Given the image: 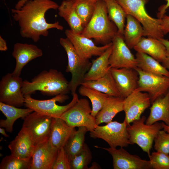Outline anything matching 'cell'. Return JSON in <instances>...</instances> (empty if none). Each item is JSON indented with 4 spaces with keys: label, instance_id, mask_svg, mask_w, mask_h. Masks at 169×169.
Masks as SVG:
<instances>
[{
    "label": "cell",
    "instance_id": "cell-11",
    "mask_svg": "<svg viewBox=\"0 0 169 169\" xmlns=\"http://www.w3.org/2000/svg\"><path fill=\"white\" fill-rule=\"evenodd\" d=\"M22 78L8 73L0 81V102L19 107L24 105L25 97L22 91Z\"/></svg>",
    "mask_w": 169,
    "mask_h": 169
},
{
    "label": "cell",
    "instance_id": "cell-33",
    "mask_svg": "<svg viewBox=\"0 0 169 169\" xmlns=\"http://www.w3.org/2000/svg\"><path fill=\"white\" fill-rule=\"evenodd\" d=\"M78 91L81 95L87 97L90 100L92 105L91 115L95 117L109 95L83 85H81L79 87Z\"/></svg>",
    "mask_w": 169,
    "mask_h": 169
},
{
    "label": "cell",
    "instance_id": "cell-27",
    "mask_svg": "<svg viewBox=\"0 0 169 169\" xmlns=\"http://www.w3.org/2000/svg\"><path fill=\"white\" fill-rule=\"evenodd\" d=\"M81 85L94 89L109 96L122 98L110 69L105 75L99 79L95 80L84 81Z\"/></svg>",
    "mask_w": 169,
    "mask_h": 169
},
{
    "label": "cell",
    "instance_id": "cell-47",
    "mask_svg": "<svg viewBox=\"0 0 169 169\" xmlns=\"http://www.w3.org/2000/svg\"><path fill=\"white\" fill-rule=\"evenodd\" d=\"M69 0V1H72L73 2H74L77 0ZM92 0V1H98L99 0Z\"/></svg>",
    "mask_w": 169,
    "mask_h": 169
},
{
    "label": "cell",
    "instance_id": "cell-22",
    "mask_svg": "<svg viewBox=\"0 0 169 169\" xmlns=\"http://www.w3.org/2000/svg\"><path fill=\"white\" fill-rule=\"evenodd\" d=\"M76 130L60 117L54 118L49 141L51 146L59 151L64 147L68 140Z\"/></svg>",
    "mask_w": 169,
    "mask_h": 169
},
{
    "label": "cell",
    "instance_id": "cell-26",
    "mask_svg": "<svg viewBox=\"0 0 169 169\" xmlns=\"http://www.w3.org/2000/svg\"><path fill=\"white\" fill-rule=\"evenodd\" d=\"M0 110L6 117L5 120H1L0 127L5 128V130L12 133L13 124L16 120L20 118L23 119L34 111L27 108L22 109L0 102Z\"/></svg>",
    "mask_w": 169,
    "mask_h": 169
},
{
    "label": "cell",
    "instance_id": "cell-23",
    "mask_svg": "<svg viewBox=\"0 0 169 169\" xmlns=\"http://www.w3.org/2000/svg\"><path fill=\"white\" fill-rule=\"evenodd\" d=\"M151 104L150 114L145 123L150 125L162 121L169 125V90L164 95L156 99Z\"/></svg>",
    "mask_w": 169,
    "mask_h": 169
},
{
    "label": "cell",
    "instance_id": "cell-38",
    "mask_svg": "<svg viewBox=\"0 0 169 169\" xmlns=\"http://www.w3.org/2000/svg\"><path fill=\"white\" fill-rule=\"evenodd\" d=\"M154 149L157 151L169 154V133L160 130L155 138Z\"/></svg>",
    "mask_w": 169,
    "mask_h": 169
},
{
    "label": "cell",
    "instance_id": "cell-15",
    "mask_svg": "<svg viewBox=\"0 0 169 169\" xmlns=\"http://www.w3.org/2000/svg\"><path fill=\"white\" fill-rule=\"evenodd\" d=\"M110 153L113 158L114 169H152L150 161L141 159L139 156L132 155L123 148L119 149L111 147H102Z\"/></svg>",
    "mask_w": 169,
    "mask_h": 169
},
{
    "label": "cell",
    "instance_id": "cell-32",
    "mask_svg": "<svg viewBox=\"0 0 169 169\" xmlns=\"http://www.w3.org/2000/svg\"><path fill=\"white\" fill-rule=\"evenodd\" d=\"M110 19L116 25L118 33L123 36L125 22L127 14L116 0H103Z\"/></svg>",
    "mask_w": 169,
    "mask_h": 169
},
{
    "label": "cell",
    "instance_id": "cell-18",
    "mask_svg": "<svg viewBox=\"0 0 169 169\" xmlns=\"http://www.w3.org/2000/svg\"><path fill=\"white\" fill-rule=\"evenodd\" d=\"M43 54L42 50L36 45L27 43H15L12 53L16 60L15 66L12 73L13 75L20 76L25 65L31 60L41 57Z\"/></svg>",
    "mask_w": 169,
    "mask_h": 169
},
{
    "label": "cell",
    "instance_id": "cell-40",
    "mask_svg": "<svg viewBox=\"0 0 169 169\" xmlns=\"http://www.w3.org/2000/svg\"><path fill=\"white\" fill-rule=\"evenodd\" d=\"M160 27L164 35L169 33V16L165 14L160 18Z\"/></svg>",
    "mask_w": 169,
    "mask_h": 169
},
{
    "label": "cell",
    "instance_id": "cell-10",
    "mask_svg": "<svg viewBox=\"0 0 169 169\" xmlns=\"http://www.w3.org/2000/svg\"><path fill=\"white\" fill-rule=\"evenodd\" d=\"M135 69L138 73L139 78L138 87L135 91L148 93L151 104L169 90V77L146 72L137 67Z\"/></svg>",
    "mask_w": 169,
    "mask_h": 169
},
{
    "label": "cell",
    "instance_id": "cell-2",
    "mask_svg": "<svg viewBox=\"0 0 169 169\" xmlns=\"http://www.w3.org/2000/svg\"><path fill=\"white\" fill-rule=\"evenodd\" d=\"M36 91L44 95L54 96L70 92L69 82L63 73L52 69L41 71L31 81H23L22 91L24 95H31Z\"/></svg>",
    "mask_w": 169,
    "mask_h": 169
},
{
    "label": "cell",
    "instance_id": "cell-25",
    "mask_svg": "<svg viewBox=\"0 0 169 169\" xmlns=\"http://www.w3.org/2000/svg\"><path fill=\"white\" fill-rule=\"evenodd\" d=\"M112 49V44L101 55L91 62V65L84 77V81L96 80L105 75L111 68L109 59Z\"/></svg>",
    "mask_w": 169,
    "mask_h": 169
},
{
    "label": "cell",
    "instance_id": "cell-30",
    "mask_svg": "<svg viewBox=\"0 0 169 169\" xmlns=\"http://www.w3.org/2000/svg\"><path fill=\"white\" fill-rule=\"evenodd\" d=\"M136 58L137 67L144 71L159 76L169 77V71L160 62L143 53L137 52Z\"/></svg>",
    "mask_w": 169,
    "mask_h": 169
},
{
    "label": "cell",
    "instance_id": "cell-3",
    "mask_svg": "<svg viewBox=\"0 0 169 169\" xmlns=\"http://www.w3.org/2000/svg\"><path fill=\"white\" fill-rule=\"evenodd\" d=\"M118 32L116 26L108 16L105 2L97 1L93 15L81 34L105 45L111 43Z\"/></svg>",
    "mask_w": 169,
    "mask_h": 169
},
{
    "label": "cell",
    "instance_id": "cell-5",
    "mask_svg": "<svg viewBox=\"0 0 169 169\" xmlns=\"http://www.w3.org/2000/svg\"><path fill=\"white\" fill-rule=\"evenodd\" d=\"M59 43L67 55L68 63L65 71L70 73L71 75L69 86L72 96L76 93L78 87L84 81V76L91 67V62L89 60L84 59L80 57L67 37L60 38Z\"/></svg>",
    "mask_w": 169,
    "mask_h": 169
},
{
    "label": "cell",
    "instance_id": "cell-7",
    "mask_svg": "<svg viewBox=\"0 0 169 169\" xmlns=\"http://www.w3.org/2000/svg\"><path fill=\"white\" fill-rule=\"evenodd\" d=\"M24 105L34 111L47 115L54 118L60 117L66 111L74 105L79 100L76 93L74 94L71 101L64 105H60L56 104L64 102L69 99V96L64 94L55 96L53 98L46 100H38L32 98L30 95H24Z\"/></svg>",
    "mask_w": 169,
    "mask_h": 169
},
{
    "label": "cell",
    "instance_id": "cell-34",
    "mask_svg": "<svg viewBox=\"0 0 169 169\" xmlns=\"http://www.w3.org/2000/svg\"><path fill=\"white\" fill-rule=\"evenodd\" d=\"M96 2L91 0H78L73 2L76 13L84 28L88 24L93 15Z\"/></svg>",
    "mask_w": 169,
    "mask_h": 169
},
{
    "label": "cell",
    "instance_id": "cell-44",
    "mask_svg": "<svg viewBox=\"0 0 169 169\" xmlns=\"http://www.w3.org/2000/svg\"><path fill=\"white\" fill-rule=\"evenodd\" d=\"M28 0H20L16 4L15 8L17 9H20Z\"/></svg>",
    "mask_w": 169,
    "mask_h": 169
},
{
    "label": "cell",
    "instance_id": "cell-14",
    "mask_svg": "<svg viewBox=\"0 0 169 169\" xmlns=\"http://www.w3.org/2000/svg\"><path fill=\"white\" fill-rule=\"evenodd\" d=\"M151 99L146 92L134 91L124 99V121L127 125L139 119L141 114L151 104Z\"/></svg>",
    "mask_w": 169,
    "mask_h": 169
},
{
    "label": "cell",
    "instance_id": "cell-46",
    "mask_svg": "<svg viewBox=\"0 0 169 169\" xmlns=\"http://www.w3.org/2000/svg\"><path fill=\"white\" fill-rule=\"evenodd\" d=\"M5 130L3 128V127H0V133L4 136L6 137H8L9 136L6 133Z\"/></svg>",
    "mask_w": 169,
    "mask_h": 169
},
{
    "label": "cell",
    "instance_id": "cell-37",
    "mask_svg": "<svg viewBox=\"0 0 169 169\" xmlns=\"http://www.w3.org/2000/svg\"><path fill=\"white\" fill-rule=\"evenodd\" d=\"M149 157L152 169H169V154L156 151Z\"/></svg>",
    "mask_w": 169,
    "mask_h": 169
},
{
    "label": "cell",
    "instance_id": "cell-19",
    "mask_svg": "<svg viewBox=\"0 0 169 169\" xmlns=\"http://www.w3.org/2000/svg\"><path fill=\"white\" fill-rule=\"evenodd\" d=\"M36 144L25 128L22 127L14 139L8 145L11 154L25 160L32 159Z\"/></svg>",
    "mask_w": 169,
    "mask_h": 169
},
{
    "label": "cell",
    "instance_id": "cell-39",
    "mask_svg": "<svg viewBox=\"0 0 169 169\" xmlns=\"http://www.w3.org/2000/svg\"><path fill=\"white\" fill-rule=\"evenodd\" d=\"M52 169H71L70 160L64 147L58 151Z\"/></svg>",
    "mask_w": 169,
    "mask_h": 169
},
{
    "label": "cell",
    "instance_id": "cell-28",
    "mask_svg": "<svg viewBox=\"0 0 169 169\" xmlns=\"http://www.w3.org/2000/svg\"><path fill=\"white\" fill-rule=\"evenodd\" d=\"M126 19L124 39L127 46L131 49H133L144 36V30L141 23L132 16L127 14Z\"/></svg>",
    "mask_w": 169,
    "mask_h": 169
},
{
    "label": "cell",
    "instance_id": "cell-35",
    "mask_svg": "<svg viewBox=\"0 0 169 169\" xmlns=\"http://www.w3.org/2000/svg\"><path fill=\"white\" fill-rule=\"evenodd\" d=\"M92 157V152L85 143L82 150L70 160L71 169H88Z\"/></svg>",
    "mask_w": 169,
    "mask_h": 169
},
{
    "label": "cell",
    "instance_id": "cell-21",
    "mask_svg": "<svg viewBox=\"0 0 169 169\" xmlns=\"http://www.w3.org/2000/svg\"><path fill=\"white\" fill-rule=\"evenodd\" d=\"M137 52L145 53L153 58L164 66L167 60L166 48L158 39L142 37L133 48Z\"/></svg>",
    "mask_w": 169,
    "mask_h": 169
},
{
    "label": "cell",
    "instance_id": "cell-45",
    "mask_svg": "<svg viewBox=\"0 0 169 169\" xmlns=\"http://www.w3.org/2000/svg\"><path fill=\"white\" fill-rule=\"evenodd\" d=\"M163 129L166 132L169 133V125H166L164 122L161 123Z\"/></svg>",
    "mask_w": 169,
    "mask_h": 169
},
{
    "label": "cell",
    "instance_id": "cell-6",
    "mask_svg": "<svg viewBox=\"0 0 169 169\" xmlns=\"http://www.w3.org/2000/svg\"><path fill=\"white\" fill-rule=\"evenodd\" d=\"M146 117L143 116L132 122L131 125H127V130L131 144L137 145L149 156L154 139L163 127L161 123L158 122L146 124Z\"/></svg>",
    "mask_w": 169,
    "mask_h": 169
},
{
    "label": "cell",
    "instance_id": "cell-4",
    "mask_svg": "<svg viewBox=\"0 0 169 169\" xmlns=\"http://www.w3.org/2000/svg\"><path fill=\"white\" fill-rule=\"evenodd\" d=\"M127 14L130 15L141 24L144 36L160 39L164 34L160 27V18H154L147 13L145 5L149 0H116Z\"/></svg>",
    "mask_w": 169,
    "mask_h": 169
},
{
    "label": "cell",
    "instance_id": "cell-20",
    "mask_svg": "<svg viewBox=\"0 0 169 169\" xmlns=\"http://www.w3.org/2000/svg\"><path fill=\"white\" fill-rule=\"evenodd\" d=\"M58 151L51 146L49 140L37 144L32 156L30 169H52Z\"/></svg>",
    "mask_w": 169,
    "mask_h": 169
},
{
    "label": "cell",
    "instance_id": "cell-1",
    "mask_svg": "<svg viewBox=\"0 0 169 169\" xmlns=\"http://www.w3.org/2000/svg\"><path fill=\"white\" fill-rule=\"evenodd\" d=\"M59 6L51 0H28L20 9H12L13 19L20 27L21 36L37 42L41 36H47L50 29L63 30L64 28L59 22L48 23L45 18L48 10H56Z\"/></svg>",
    "mask_w": 169,
    "mask_h": 169
},
{
    "label": "cell",
    "instance_id": "cell-31",
    "mask_svg": "<svg viewBox=\"0 0 169 169\" xmlns=\"http://www.w3.org/2000/svg\"><path fill=\"white\" fill-rule=\"evenodd\" d=\"M88 131L86 127H79L68 140L64 148L70 160L83 148L85 144V135Z\"/></svg>",
    "mask_w": 169,
    "mask_h": 169
},
{
    "label": "cell",
    "instance_id": "cell-24",
    "mask_svg": "<svg viewBox=\"0 0 169 169\" xmlns=\"http://www.w3.org/2000/svg\"><path fill=\"white\" fill-rule=\"evenodd\" d=\"M124 99L121 97L109 96L95 117L97 125L109 123L112 121L117 114L123 111Z\"/></svg>",
    "mask_w": 169,
    "mask_h": 169
},
{
    "label": "cell",
    "instance_id": "cell-41",
    "mask_svg": "<svg viewBox=\"0 0 169 169\" xmlns=\"http://www.w3.org/2000/svg\"><path fill=\"white\" fill-rule=\"evenodd\" d=\"M159 40L165 46L167 53V60L163 66L167 69H169V40L163 38H160Z\"/></svg>",
    "mask_w": 169,
    "mask_h": 169
},
{
    "label": "cell",
    "instance_id": "cell-12",
    "mask_svg": "<svg viewBox=\"0 0 169 169\" xmlns=\"http://www.w3.org/2000/svg\"><path fill=\"white\" fill-rule=\"evenodd\" d=\"M54 118L33 111L23 119L22 127L30 134L37 144L49 139Z\"/></svg>",
    "mask_w": 169,
    "mask_h": 169
},
{
    "label": "cell",
    "instance_id": "cell-8",
    "mask_svg": "<svg viewBox=\"0 0 169 169\" xmlns=\"http://www.w3.org/2000/svg\"><path fill=\"white\" fill-rule=\"evenodd\" d=\"M127 126L124 120L122 123L111 121L105 125H97L93 131L90 132V135L94 139L103 140L110 147H126L131 144Z\"/></svg>",
    "mask_w": 169,
    "mask_h": 169
},
{
    "label": "cell",
    "instance_id": "cell-36",
    "mask_svg": "<svg viewBox=\"0 0 169 169\" xmlns=\"http://www.w3.org/2000/svg\"><path fill=\"white\" fill-rule=\"evenodd\" d=\"M32 159L25 160L12 154L4 157L0 164V169H30Z\"/></svg>",
    "mask_w": 169,
    "mask_h": 169
},
{
    "label": "cell",
    "instance_id": "cell-42",
    "mask_svg": "<svg viewBox=\"0 0 169 169\" xmlns=\"http://www.w3.org/2000/svg\"><path fill=\"white\" fill-rule=\"evenodd\" d=\"M166 3L160 7L158 8V12L157 17L158 18H161L165 14L167 9L169 8V0H166Z\"/></svg>",
    "mask_w": 169,
    "mask_h": 169
},
{
    "label": "cell",
    "instance_id": "cell-17",
    "mask_svg": "<svg viewBox=\"0 0 169 169\" xmlns=\"http://www.w3.org/2000/svg\"><path fill=\"white\" fill-rule=\"evenodd\" d=\"M110 70L123 98L126 97L136 90L139 77L135 69L110 68Z\"/></svg>",
    "mask_w": 169,
    "mask_h": 169
},
{
    "label": "cell",
    "instance_id": "cell-9",
    "mask_svg": "<svg viewBox=\"0 0 169 169\" xmlns=\"http://www.w3.org/2000/svg\"><path fill=\"white\" fill-rule=\"evenodd\" d=\"M91 112L89 101L85 98L79 99L60 118L71 127L83 126L91 132L97 125L95 117L91 115Z\"/></svg>",
    "mask_w": 169,
    "mask_h": 169
},
{
    "label": "cell",
    "instance_id": "cell-29",
    "mask_svg": "<svg viewBox=\"0 0 169 169\" xmlns=\"http://www.w3.org/2000/svg\"><path fill=\"white\" fill-rule=\"evenodd\" d=\"M58 9L59 15L67 22L70 29L77 33L81 34L84 27L76 13L74 2L64 0Z\"/></svg>",
    "mask_w": 169,
    "mask_h": 169
},
{
    "label": "cell",
    "instance_id": "cell-16",
    "mask_svg": "<svg viewBox=\"0 0 169 169\" xmlns=\"http://www.w3.org/2000/svg\"><path fill=\"white\" fill-rule=\"evenodd\" d=\"M65 33L79 55L85 60H89L93 56L100 55L112 44L111 42L102 46H98L91 38L77 33L70 29H66Z\"/></svg>",
    "mask_w": 169,
    "mask_h": 169
},
{
    "label": "cell",
    "instance_id": "cell-13",
    "mask_svg": "<svg viewBox=\"0 0 169 169\" xmlns=\"http://www.w3.org/2000/svg\"><path fill=\"white\" fill-rule=\"evenodd\" d=\"M112 42V49L109 59L110 68L134 69L137 68L136 57L125 44L123 36L118 32Z\"/></svg>",
    "mask_w": 169,
    "mask_h": 169
},
{
    "label": "cell",
    "instance_id": "cell-43",
    "mask_svg": "<svg viewBox=\"0 0 169 169\" xmlns=\"http://www.w3.org/2000/svg\"><path fill=\"white\" fill-rule=\"evenodd\" d=\"M8 49L6 41L0 36V50L2 51H6Z\"/></svg>",
    "mask_w": 169,
    "mask_h": 169
}]
</instances>
